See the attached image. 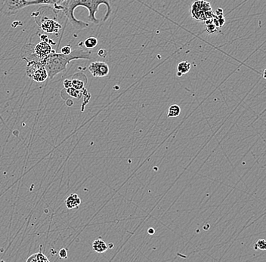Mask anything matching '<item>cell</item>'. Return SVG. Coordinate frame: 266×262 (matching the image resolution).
Here are the masks:
<instances>
[{
  "mask_svg": "<svg viewBox=\"0 0 266 262\" xmlns=\"http://www.w3.org/2000/svg\"><path fill=\"white\" fill-rule=\"evenodd\" d=\"M87 69L94 77H105L110 72L109 66L103 61L92 62Z\"/></svg>",
  "mask_w": 266,
  "mask_h": 262,
  "instance_id": "7",
  "label": "cell"
},
{
  "mask_svg": "<svg viewBox=\"0 0 266 262\" xmlns=\"http://www.w3.org/2000/svg\"><path fill=\"white\" fill-rule=\"evenodd\" d=\"M58 254H59V257H61V258L67 259V249H66V248H61V249H60L59 252H58Z\"/></svg>",
  "mask_w": 266,
  "mask_h": 262,
  "instance_id": "21",
  "label": "cell"
},
{
  "mask_svg": "<svg viewBox=\"0 0 266 262\" xmlns=\"http://www.w3.org/2000/svg\"><path fill=\"white\" fill-rule=\"evenodd\" d=\"M92 52L84 49H77L72 52L70 55H63L56 53L55 50L49 54L43 61V64L46 68L49 79L55 77L58 73H62L67 70V66L70 61L74 60H90Z\"/></svg>",
  "mask_w": 266,
  "mask_h": 262,
  "instance_id": "2",
  "label": "cell"
},
{
  "mask_svg": "<svg viewBox=\"0 0 266 262\" xmlns=\"http://www.w3.org/2000/svg\"><path fill=\"white\" fill-rule=\"evenodd\" d=\"M66 206H67L68 209H73L76 208L77 209L78 206L80 205L81 200L77 194H72L67 197L66 200Z\"/></svg>",
  "mask_w": 266,
  "mask_h": 262,
  "instance_id": "12",
  "label": "cell"
},
{
  "mask_svg": "<svg viewBox=\"0 0 266 262\" xmlns=\"http://www.w3.org/2000/svg\"><path fill=\"white\" fill-rule=\"evenodd\" d=\"M67 94L69 96H71V97L74 98V99H79L82 97V90H75L73 87H70V88L67 89Z\"/></svg>",
  "mask_w": 266,
  "mask_h": 262,
  "instance_id": "18",
  "label": "cell"
},
{
  "mask_svg": "<svg viewBox=\"0 0 266 262\" xmlns=\"http://www.w3.org/2000/svg\"><path fill=\"white\" fill-rule=\"evenodd\" d=\"M180 113H181V108H180V107L177 105H172L169 107L167 117H178L180 116Z\"/></svg>",
  "mask_w": 266,
  "mask_h": 262,
  "instance_id": "17",
  "label": "cell"
},
{
  "mask_svg": "<svg viewBox=\"0 0 266 262\" xmlns=\"http://www.w3.org/2000/svg\"><path fill=\"white\" fill-rule=\"evenodd\" d=\"M64 87L66 90L71 87V80H70V78H67V79H66L64 81Z\"/></svg>",
  "mask_w": 266,
  "mask_h": 262,
  "instance_id": "22",
  "label": "cell"
},
{
  "mask_svg": "<svg viewBox=\"0 0 266 262\" xmlns=\"http://www.w3.org/2000/svg\"><path fill=\"white\" fill-rule=\"evenodd\" d=\"M55 45V42L51 41V40H42L38 44L35 45L34 46V51H35L36 55L43 61L49 54L53 52L52 45Z\"/></svg>",
  "mask_w": 266,
  "mask_h": 262,
  "instance_id": "9",
  "label": "cell"
},
{
  "mask_svg": "<svg viewBox=\"0 0 266 262\" xmlns=\"http://www.w3.org/2000/svg\"><path fill=\"white\" fill-rule=\"evenodd\" d=\"M49 260L48 257L43 254V252L34 253L31 254L28 259L27 262H49Z\"/></svg>",
  "mask_w": 266,
  "mask_h": 262,
  "instance_id": "15",
  "label": "cell"
},
{
  "mask_svg": "<svg viewBox=\"0 0 266 262\" xmlns=\"http://www.w3.org/2000/svg\"><path fill=\"white\" fill-rule=\"evenodd\" d=\"M148 233H149L150 235H153L155 233V230H154V229L152 228V227H150L148 230Z\"/></svg>",
  "mask_w": 266,
  "mask_h": 262,
  "instance_id": "24",
  "label": "cell"
},
{
  "mask_svg": "<svg viewBox=\"0 0 266 262\" xmlns=\"http://www.w3.org/2000/svg\"><path fill=\"white\" fill-rule=\"evenodd\" d=\"M33 18L35 20L36 23L40 26V29L46 33L49 34H58L62 26L56 21V18L49 17V16H43L38 13H32Z\"/></svg>",
  "mask_w": 266,
  "mask_h": 262,
  "instance_id": "4",
  "label": "cell"
},
{
  "mask_svg": "<svg viewBox=\"0 0 266 262\" xmlns=\"http://www.w3.org/2000/svg\"><path fill=\"white\" fill-rule=\"evenodd\" d=\"M28 7V0H4L0 12L5 16H14Z\"/></svg>",
  "mask_w": 266,
  "mask_h": 262,
  "instance_id": "6",
  "label": "cell"
},
{
  "mask_svg": "<svg viewBox=\"0 0 266 262\" xmlns=\"http://www.w3.org/2000/svg\"><path fill=\"white\" fill-rule=\"evenodd\" d=\"M191 13L193 19L200 22H205L213 19L215 16L210 4L204 0H199L194 3L191 8Z\"/></svg>",
  "mask_w": 266,
  "mask_h": 262,
  "instance_id": "3",
  "label": "cell"
},
{
  "mask_svg": "<svg viewBox=\"0 0 266 262\" xmlns=\"http://www.w3.org/2000/svg\"><path fill=\"white\" fill-rule=\"evenodd\" d=\"M35 45L33 43H28L25 45L21 49L20 55L22 59L25 60L27 63L30 62H42L43 61L36 55L34 51Z\"/></svg>",
  "mask_w": 266,
  "mask_h": 262,
  "instance_id": "8",
  "label": "cell"
},
{
  "mask_svg": "<svg viewBox=\"0 0 266 262\" xmlns=\"http://www.w3.org/2000/svg\"><path fill=\"white\" fill-rule=\"evenodd\" d=\"M254 249L255 250H264L266 249V242L264 239H259L256 243L254 245Z\"/></svg>",
  "mask_w": 266,
  "mask_h": 262,
  "instance_id": "19",
  "label": "cell"
},
{
  "mask_svg": "<svg viewBox=\"0 0 266 262\" xmlns=\"http://www.w3.org/2000/svg\"><path fill=\"white\" fill-rule=\"evenodd\" d=\"M190 70L191 64L189 61H181V62L179 63L178 66H177V75L178 76H183V75L189 73Z\"/></svg>",
  "mask_w": 266,
  "mask_h": 262,
  "instance_id": "13",
  "label": "cell"
},
{
  "mask_svg": "<svg viewBox=\"0 0 266 262\" xmlns=\"http://www.w3.org/2000/svg\"><path fill=\"white\" fill-rule=\"evenodd\" d=\"M70 80H71V87L77 90H83L84 87L87 83L86 76L82 73H75L72 77H70Z\"/></svg>",
  "mask_w": 266,
  "mask_h": 262,
  "instance_id": "10",
  "label": "cell"
},
{
  "mask_svg": "<svg viewBox=\"0 0 266 262\" xmlns=\"http://www.w3.org/2000/svg\"><path fill=\"white\" fill-rule=\"evenodd\" d=\"M98 43H99L98 39L96 38V37H88V38H87L86 40L84 41L83 46H85L86 49H92L96 48V46H98Z\"/></svg>",
  "mask_w": 266,
  "mask_h": 262,
  "instance_id": "16",
  "label": "cell"
},
{
  "mask_svg": "<svg viewBox=\"0 0 266 262\" xmlns=\"http://www.w3.org/2000/svg\"><path fill=\"white\" fill-rule=\"evenodd\" d=\"M61 54L63 55H70L72 52L71 46H65L64 47L61 48Z\"/></svg>",
  "mask_w": 266,
  "mask_h": 262,
  "instance_id": "20",
  "label": "cell"
},
{
  "mask_svg": "<svg viewBox=\"0 0 266 262\" xmlns=\"http://www.w3.org/2000/svg\"><path fill=\"white\" fill-rule=\"evenodd\" d=\"M101 5L106 6V14L103 19V22H106L112 12L109 0H64L62 4L55 6L52 8L55 11L61 12L73 28L76 30H84L88 28L90 25L86 22L77 20L75 18V10L79 7L86 9L88 13V21L95 25H99L100 21L96 17V15Z\"/></svg>",
  "mask_w": 266,
  "mask_h": 262,
  "instance_id": "1",
  "label": "cell"
},
{
  "mask_svg": "<svg viewBox=\"0 0 266 262\" xmlns=\"http://www.w3.org/2000/svg\"><path fill=\"white\" fill-rule=\"evenodd\" d=\"M26 73L28 77L37 82H43L49 78L46 68L42 62L28 63Z\"/></svg>",
  "mask_w": 266,
  "mask_h": 262,
  "instance_id": "5",
  "label": "cell"
},
{
  "mask_svg": "<svg viewBox=\"0 0 266 262\" xmlns=\"http://www.w3.org/2000/svg\"><path fill=\"white\" fill-rule=\"evenodd\" d=\"M93 248L96 252L104 253L108 250V245L102 239H98L93 242Z\"/></svg>",
  "mask_w": 266,
  "mask_h": 262,
  "instance_id": "14",
  "label": "cell"
},
{
  "mask_svg": "<svg viewBox=\"0 0 266 262\" xmlns=\"http://www.w3.org/2000/svg\"><path fill=\"white\" fill-rule=\"evenodd\" d=\"M98 55H99V56L103 57V58H105V55H106V51L105 50V49H100V50L99 51V52H98Z\"/></svg>",
  "mask_w": 266,
  "mask_h": 262,
  "instance_id": "23",
  "label": "cell"
},
{
  "mask_svg": "<svg viewBox=\"0 0 266 262\" xmlns=\"http://www.w3.org/2000/svg\"><path fill=\"white\" fill-rule=\"evenodd\" d=\"M64 0H31L28 1V7L36 5L50 6L53 7L55 6L60 5Z\"/></svg>",
  "mask_w": 266,
  "mask_h": 262,
  "instance_id": "11",
  "label": "cell"
}]
</instances>
